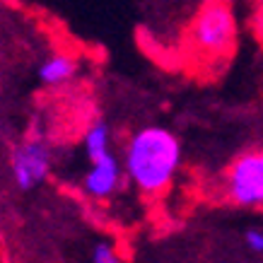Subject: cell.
<instances>
[{
	"label": "cell",
	"instance_id": "cell-6",
	"mask_svg": "<svg viewBox=\"0 0 263 263\" xmlns=\"http://www.w3.org/2000/svg\"><path fill=\"white\" fill-rule=\"evenodd\" d=\"M109 143H111L109 126H106L104 121H95V123L87 128V133H85V152H87V160L92 162V164H99V162L109 160L114 155Z\"/></svg>",
	"mask_w": 263,
	"mask_h": 263
},
{
	"label": "cell",
	"instance_id": "cell-10",
	"mask_svg": "<svg viewBox=\"0 0 263 263\" xmlns=\"http://www.w3.org/2000/svg\"><path fill=\"white\" fill-rule=\"evenodd\" d=\"M254 32H256V36L263 41V5L256 10V15H254Z\"/></svg>",
	"mask_w": 263,
	"mask_h": 263
},
{
	"label": "cell",
	"instance_id": "cell-1",
	"mask_svg": "<svg viewBox=\"0 0 263 263\" xmlns=\"http://www.w3.org/2000/svg\"><path fill=\"white\" fill-rule=\"evenodd\" d=\"M181 143L162 126H145L130 136L123 169L143 193H162L179 172Z\"/></svg>",
	"mask_w": 263,
	"mask_h": 263
},
{
	"label": "cell",
	"instance_id": "cell-2",
	"mask_svg": "<svg viewBox=\"0 0 263 263\" xmlns=\"http://www.w3.org/2000/svg\"><path fill=\"white\" fill-rule=\"evenodd\" d=\"M189 44L200 61L222 63L237 44V20L227 3H205L189 27Z\"/></svg>",
	"mask_w": 263,
	"mask_h": 263
},
{
	"label": "cell",
	"instance_id": "cell-7",
	"mask_svg": "<svg viewBox=\"0 0 263 263\" xmlns=\"http://www.w3.org/2000/svg\"><path fill=\"white\" fill-rule=\"evenodd\" d=\"M78 70V63L75 58L63 56V53H56V56L46 58L44 63L39 65V80L44 85H61V82L70 80Z\"/></svg>",
	"mask_w": 263,
	"mask_h": 263
},
{
	"label": "cell",
	"instance_id": "cell-4",
	"mask_svg": "<svg viewBox=\"0 0 263 263\" xmlns=\"http://www.w3.org/2000/svg\"><path fill=\"white\" fill-rule=\"evenodd\" d=\"M48 169H51V150L36 138L22 140L10 155V172L17 189L22 191L36 189L48 176Z\"/></svg>",
	"mask_w": 263,
	"mask_h": 263
},
{
	"label": "cell",
	"instance_id": "cell-9",
	"mask_svg": "<svg viewBox=\"0 0 263 263\" xmlns=\"http://www.w3.org/2000/svg\"><path fill=\"white\" fill-rule=\"evenodd\" d=\"M247 247L256 254H263V232L261 230H249L247 232Z\"/></svg>",
	"mask_w": 263,
	"mask_h": 263
},
{
	"label": "cell",
	"instance_id": "cell-8",
	"mask_svg": "<svg viewBox=\"0 0 263 263\" xmlns=\"http://www.w3.org/2000/svg\"><path fill=\"white\" fill-rule=\"evenodd\" d=\"M92 263H121V261H119V256H116L111 244L97 241L95 249H92Z\"/></svg>",
	"mask_w": 263,
	"mask_h": 263
},
{
	"label": "cell",
	"instance_id": "cell-3",
	"mask_svg": "<svg viewBox=\"0 0 263 263\" xmlns=\"http://www.w3.org/2000/svg\"><path fill=\"white\" fill-rule=\"evenodd\" d=\"M224 196L239 208H263V150L241 152L224 174Z\"/></svg>",
	"mask_w": 263,
	"mask_h": 263
},
{
	"label": "cell",
	"instance_id": "cell-5",
	"mask_svg": "<svg viewBox=\"0 0 263 263\" xmlns=\"http://www.w3.org/2000/svg\"><path fill=\"white\" fill-rule=\"evenodd\" d=\"M121 181V162L116 157H109V160L99 162V164H92L85 176V191L95 198H106L111 196L116 189H119Z\"/></svg>",
	"mask_w": 263,
	"mask_h": 263
}]
</instances>
